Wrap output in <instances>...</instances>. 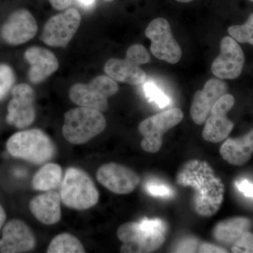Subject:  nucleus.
Segmentation results:
<instances>
[{"mask_svg": "<svg viewBox=\"0 0 253 253\" xmlns=\"http://www.w3.org/2000/svg\"><path fill=\"white\" fill-rule=\"evenodd\" d=\"M126 59L129 62L140 66L150 61V55L147 50L141 44L131 46L126 51Z\"/></svg>", "mask_w": 253, "mask_h": 253, "instance_id": "27", "label": "nucleus"}, {"mask_svg": "<svg viewBox=\"0 0 253 253\" xmlns=\"http://www.w3.org/2000/svg\"><path fill=\"white\" fill-rule=\"evenodd\" d=\"M96 179L110 191L119 195L130 194L141 181L135 171L116 163L101 166L96 172Z\"/></svg>", "mask_w": 253, "mask_h": 253, "instance_id": "10", "label": "nucleus"}, {"mask_svg": "<svg viewBox=\"0 0 253 253\" xmlns=\"http://www.w3.org/2000/svg\"><path fill=\"white\" fill-rule=\"evenodd\" d=\"M61 202L76 211H85L99 202V193L90 176L81 168L71 167L65 172L61 190Z\"/></svg>", "mask_w": 253, "mask_h": 253, "instance_id": "4", "label": "nucleus"}, {"mask_svg": "<svg viewBox=\"0 0 253 253\" xmlns=\"http://www.w3.org/2000/svg\"><path fill=\"white\" fill-rule=\"evenodd\" d=\"M61 196L52 191H46L31 200L30 211L34 217L46 225H52L59 222L61 217Z\"/></svg>", "mask_w": 253, "mask_h": 253, "instance_id": "16", "label": "nucleus"}, {"mask_svg": "<svg viewBox=\"0 0 253 253\" xmlns=\"http://www.w3.org/2000/svg\"><path fill=\"white\" fill-rule=\"evenodd\" d=\"M78 4L84 9H89L94 6L95 0H76Z\"/></svg>", "mask_w": 253, "mask_h": 253, "instance_id": "35", "label": "nucleus"}, {"mask_svg": "<svg viewBox=\"0 0 253 253\" xmlns=\"http://www.w3.org/2000/svg\"><path fill=\"white\" fill-rule=\"evenodd\" d=\"M106 126V121L101 112L80 106L65 113L63 135L71 144H84L101 134Z\"/></svg>", "mask_w": 253, "mask_h": 253, "instance_id": "5", "label": "nucleus"}, {"mask_svg": "<svg viewBox=\"0 0 253 253\" xmlns=\"http://www.w3.org/2000/svg\"><path fill=\"white\" fill-rule=\"evenodd\" d=\"M197 252L201 253H226L228 251L225 249L214 245L203 243L199 245Z\"/></svg>", "mask_w": 253, "mask_h": 253, "instance_id": "32", "label": "nucleus"}, {"mask_svg": "<svg viewBox=\"0 0 253 253\" xmlns=\"http://www.w3.org/2000/svg\"><path fill=\"white\" fill-rule=\"evenodd\" d=\"M105 1H107V2H110V1H112L113 0H104Z\"/></svg>", "mask_w": 253, "mask_h": 253, "instance_id": "38", "label": "nucleus"}, {"mask_svg": "<svg viewBox=\"0 0 253 253\" xmlns=\"http://www.w3.org/2000/svg\"><path fill=\"white\" fill-rule=\"evenodd\" d=\"M228 33L235 41L253 45V13L244 24L231 26Z\"/></svg>", "mask_w": 253, "mask_h": 253, "instance_id": "24", "label": "nucleus"}, {"mask_svg": "<svg viewBox=\"0 0 253 253\" xmlns=\"http://www.w3.org/2000/svg\"><path fill=\"white\" fill-rule=\"evenodd\" d=\"M146 191L149 194L153 196H169L172 195V190L165 185L149 183L146 185Z\"/></svg>", "mask_w": 253, "mask_h": 253, "instance_id": "30", "label": "nucleus"}, {"mask_svg": "<svg viewBox=\"0 0 253 253\" xmlns=\"http://www.w3.org/2000/svg\"><path fill=\"white\" fill-rule=\"evenodd\" d=\"M219 153L232 166H242L249 162L253 156V129L241 137L226 139Z\"/></svg>", "mask_w": 253, "mask_h": 253, "instance_id": "18", "label": "nucleus"}, {"mask_svg": "<svg viewBox=\"0 0 253 253\" xmlns=\"http://www.w3.org/2000/svg\"><path fill=\"white\" fill-rule=\"evenodd\" d=\"M48 253H84L85 250L80 240L68 233L54 237L48 246Z\"/></svg>", "mask_w": 253, "mask_h": 253, "instance_id": "23", "label": "nucleus"}, {"mask_svg": "<svg viewBox=\"0 0 253 253\" xmlns=\"http://www.w3.org/2000/svg\"><path fill=\"white\" fill-rule=\"evenodd\" d=\"M176 182L178 185L193 189L191 204L201 217H212L220 209L225 186L206 161L198 159L186 161L176 173Z\"/></svg>", "mask_w": 253, "mask_h": 253, "instance_id": "1", "label": "nucleus"}, {"mask_svg": "<svg viewBox=\"0 0 253 253\" xmlns=\"http://www.w3.org/2000/svg\"><path fill=\"white\" fill-rule=\"evenodd\" d=\"M14 82L15 74L12 68L6 64H0V101L11 90Z\"/></svg>", "mask_w": 253, "mask_h": 253, "instance_id": "26", "label": "nucleus"}, {"mask_svg": "<svg viewBox=\"0 0 253 253\" xmlns=\"http://www.w3.org/2000/svg\"><path fill=\"white\" fill-rule=\"evenodd\" d=\"M38 24L33 15L26 9H19L10 15L1 28L3 40L11 45H19L36 36Z\"/></svg>", "mask_w": 253, "mask_h": 253, "instance_id": "13", "label": "nucleus"}, {"mask_svg": "<svg viewBox=\"0 0 253 253\" xmlns=\"http://www.w3.org/2000/svg\"><path fill=\"white\" fill-rule=\"evenodd\" d=\"M81 23L79 11L71 8L48 20L42 33L41 40L49 46H66L77 33Z\"/></svg>", "mask_w": 253, "mask_h": 253, "instance_id": "8", "label": "nucleus"}, {"mask_svg": "<svg viewBox=\"0 0 253 253\" xmlns=\"http://www.w3.org/2000/svg\"><path fill=\"white\" fill-rule=\"evenodd\" d=\"M252 222L249 218L235 217L219 221L213 228L212 236L221 244L233 245L246 231H249Z\"/></svg>", "mask_w": 253, "mask_h": 253, "instance_id": "20", "label": "nucleus"}, {"mask_svg": "<svg viewBox=\"0 0 253 253\" xmlns=\"http://www.w3.org/2000/svg\"><path fill=\"white\" fill-rule=\"evenodd\" d=\"M36 239L26 222L14 219L8 221L1 229L0 253L29 252L35 249Z\"/></svg>", "mask_w": 253, "mask_h": 253, "instance_id": "12", "label": "nucleus"}, {"mask_svg": "<svg viewBox=\"0 0 253 253\" xmlns=\"http://www.w3.org/2000/svg\"><path fill=\"white\" fill-rule=\"evenodd\" d=\"M151 41V52L155 57L172 64L179 62L181 49L173 37L170 25L167 20L157 18L153 20L145 31Z\"/></svg>", "mask_w": 253, "mask_h": 253, "instance_id": "7", "label": "nucleus"}, {"mask_svg": "<svg viewBox=\"0 0 253 253\" xmlns=\"http://www.w3.org/2000/svg\"><path fill=\"white\" fill-rule=\"evenodd\" d=\"M231 252L234 253H253V234L249 231L245 232L232 245Z\"/></svg>", "mask_w": 253, "mask_h": 253, "instance_id": "28", "label": "nucleus"}, {"mask_svg": "<svg viewBox=\"0 0 253 253\" xmlns=\"http://www.w3.org/2000/svg\"><path fill=\"white\" fill-rule=\"evenodd\" d=\"M236 186L239 191L244 194L246 197L253 199V184L247 179L236 181Z\"/></svg>", "mask_w": 253, "mask_h": 253, "instance_id": "33", "label": "nucleus"}, {"mask_svg": "<svg viewBox=\"0 0 253 253\" xmlns=\"http://www.w3.org/2000/svg\"><path fill=\"white\" fill-rule=\"evenodd\" d=\"M104 71L114 81L131 85H139L146 81V73L140 66L126 59H109L105 64Z\"/></svg>", "mask_w": 253, "mask_h": 253, "instance_id": "19", "label": "nucleus"}, {"mask_svg": "<svg viewBox=\"0 0 253 253\" xmlns=\"http://www.w3.org/2000/svg\"><path fill=\"white\" fill-rule=\"evenodd\" d=\"M6 219V212H5L4 208L0 205V231L2 229L3 226H4Z\"/></svg>", "mask_w": 253, "mask_h": 253, "instance_id": "36", "label": "nucleus"}, {"mask_svg": "<svg viewBox=\"0 0 253 253\" xmlns=\"http://www.w3.org/2000/svg\"><path fill=\"white\" fill-rule=\"evenodd\" d=\"M144 89L149 101L156 103L160 108L166 107L170 102L169 98L153 82H145Z\"/></svg>", "mask_w": 253, "mask_h": 253, "instance_id": "25", "label": "nucleus"}, {"mask_svg": "<svg viewBox=\"0 0 253 253\" xmlns=\"http://www.w3.org/2000/svg\"><path fill=\"white\" fill-rule=\"evenodd\" d=\"M227 84L219 78L206 82L202 90L195 94L191 106V116L196 124H204L211 114L212 106L221 96L226 94Z\"/></svg>", "mask_w": 253, "mask_h": 253, "instance_id": "14", "label": "nucleus"}, {"mask_svg": "<svg viewBox=\"0 0 253 253\" xmlns=\"http://www.w3.org/2000/svg\"><path fill=\"white\" fill-rule=\"evenodd\" d=\"M198 243L197 239H188L184 240L181 244L178 245L176 253H194L197 252Z\"/></svg>", "mask_w": 253, "mask_h": 253, "instance_id": "31", "label": "nucleus"}, {"mask_svg": "<svg viewBox=\"0 0 253 253\" xmlns=\"http://www.w3.org/2000/svg\"><path fill=\"white\" fill-rule=\"evenodd\" d=\"M184 118L181 109L174 108L146 118L139 124V131L144 136L141 146L150 154H156L163 146V135Z\"/></svg>", "mask_w": 253, "mask_h": 253, "instance_id": "6", "label": "nucleus"}, {"mask_svg": "<svg viewBox=\"0 0 253 253\" xmlns=\"http://www.w3.org/2000/svg\"><path fill=\"white\" fill-rule=\"evenodd\" d=\"M6 149L13 157L35 165H42L56 155V146L45 132L39 129L18 131L6 142Z\"/></svg>", "mask_w": 253, "mask_h": 253, "instance_id": "3", "label": "nucleus"}, {"mask_svg": "<svg viewBox=\"0 0 253 253\" xmlns=\"http://www.w3.org/2000/svg\"><path fill=\"white\" fill-rule=\"evenodd\" d=\"M245 63L244 51L235 40L225 37L221 40L220 53L213 61L211 70L221 80H234L242 73Z\"/></svg>", "mask_w": 253, "mask_h": 253, "instance_id": "11", "label": "nucleus"}, {"mask_svg": "<svg viewBox=\"0 0 253 253\" xmlns=\"http://www.w3.org/2000/svg\"><path fill=\"white\" fill-rule=\"evenodd\" d=\"M51 6L56 10L67 9L72 3V0H49Z\"/></svg>", "mask_w": 253, "mask_h": 253, "instance_id": "34", "label": "nucleus"}, {"mask_svg": "<svg viewBox=\"0 0 253 253\" xmlns=\"http://www.w3.org/2000/svg\"><path fill=\"white\" fill-rule=\"evenodd\" d=\"M202 136L205 140L219 143L229 135L234 128V123L226 117V114L211 113L206 120Z\"/></svg>", "mask_w": 253, "mask_h": 253, "instance_id": "21", "label": "nucleus"}, {"mask_svg": "<svg viewBox=\"0 0 253 253\" xmlns=\"http://www.w3.org/2000/svg\"><path fill=\"white\" fill-rule=\"evenodd\" d=\"M24 56L31 65L28 78L33 84L42 83L59 68L57 58L44 48L33 46L26 50Z\"/></svg>", "mask_w": 253, "mask_h": 253, "instance_id": "15", "label": "nucleus"}, {"mask_svg": "<svg viewBox=\"0 0 253 253\" xmlns=\"http://www.w3.org/2000/svg\"><path fill=\"white\" fill-rule=\"evenodd\" d=\"M63 179L62 168L59 165L46 163L33 176L32 186L37 191H52L61 187Z\"/></svg>", "mask_w": 253, "mask_h": 253, "instance_id": "22", "label": "nucleus"}, {"mask_svg": "<svg viewBox=\"0 0 253 253\" xmlns=\"http://www.w3.org/2000/svg\"><path fill=\"white\" fill-rule=\"evenodd\" d=\"M176 1L181 3H188L194 1V0H176Z\"/></svg>", "mask_w": 253, "mask_h": 253, "instance_id": "37", "label": "nucleus"}, {"mask_svg": "<svg viewBox=\"0 0 253 253\" xmlns=\"http://www.w3.org/2000/svg\"><path fill=\"white\" fill-rule=\"evenodd\" d=\"M235 104V99L231 94H225L221 96L212 106L211 113H221L227 114V113Z\"/></svg>", "mask_w": 253, "mask_h": 253, "instance_id": "29", "label": "nucleus"}, {"mask_svg": "<svg viewBox=\"0 0 253 253\" xmlns=\"http://www.w3.org/2000/svg\"><path fill=\"white\" fill-rule=\"evenodd\" d=\"M166 224L160 219L144 218L139 222L125 223L117 231L118 238L123 244L121 252H154L166 241Z\"/></svg>", "mask_w": 253, "mask_h": 253, "instance_id": "2", "label": "nucleus"}, {"mask_svg": "<svg viewBox=\"0 0 253 253\" xmlns=\"http://www.w3.org/2000/svg\"><path fill=\"white\" fill-rule=\"evenodd\" d=\"M69 96L74 104L82 107L97 110L101 113L109 108L108 96L94 80L89 84L78 83L71 86Z\"/></svg>", "mask_w": 253, "mask_h": 253, "instance_id": "17", "label": "nucleus"}, {"mask_svg": "<svg viewBox=\"0 0 253 253\" xmlns=\"http://www.w3.org/2000/svg\"><path fill=\"white\" fill-rule=\"evenodd\" d=\"M11 94L6 122L18 129H24L36 119L34 90L27 84H19L13 88Z\"/></svg>", "mask_w": 253, "mask_h": 253, "instance_id": "9", "label": "nucleus"}, {"mask_svg": "<svg viewBox=\"0 0 253 253\" xmlns=\"http://www.w3.org/2000/svg\"><path fill=\"white\" fill-rule=\"evenodd\" d=\"M250 1H253V0H250Z\"/></svg>", "mask_w": 253, "mask_h": 253, "instance_id": "39", "label": "nucleus"}]
</instances>
